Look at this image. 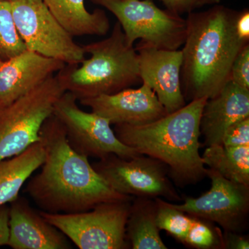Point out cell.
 <instances>
[{
	"label": "cell",
	"instance_id": "44dd1931",
	"mask_svg": "<svg viewBox=\"0 0 249 249\" xmlns=\"http://www.w3.org/2000/svg\"><path fill=\"white\" fill-rule=\"evenodd\" d=\"M15 24L11 2L0 1V62L27 51Z\"/></svg>",
	"mask_w": 249,
	"mask_h": 249
},
{
	"label": "cell",
	"instance_id": "603a6c76",
	"mask_svg": "<svg viewBox=\"0 0 249 249\" xmlns=\"http://www.w3.org/2000/svg\"><path fill=\"white\" fill-rule=\"evenodd\" d=\"M205 219L195 217L183 243L197 249H214L223 247V235Z\"/></svg>",
	"mask_w": 249,
	"mask_h": 249
},
{
	"label": "cell",
	"instance_id": "8fae6325",
	"mask_svg": "<svg viewBox=\"0 0 249 249\" xmlns=\"http://www.w3.org/2000/svg\"><path fill=\"white\" fill-rule=\"evenodd\" d=\"M211 179L209 191L196 198L187 197L176 208L193 217L217 223L224 232L240 233L247 225L249 187L234 182L212 169L206 170Z\"/></svg>",
	"mask_w": 249,
	"mask_h": 249
},
{
	"label": "cell",
	"instance_id": "3957f363",
	"mask_svg": "<svg viewBox=\"0 0 249 249\" xmlns=\"http://www.w3.org/2000/svg\"><path fill=\"white\" fill-rule=\"evenodd\" d=\"M207 100H193L148 124H116L114 132L124 145L165 163L178 186L193 184L206 176L199 137L201 113Z\"/></svg>",
	"mask_w": 249,
	"mask_h": 249
},
{
	"label": "cell",
	"instance_id": "4fadbf2b",
	"mask_svg": "<svg viewBox=\"0 0 249 249\" xmlns=\"http://www.w3.org/2000/svg\"><path fill=\"white\" fill-rule=\"evenodd\" d=\"M111 124H142L168 114L152 88L145 83L138 89L127 88L114 94L80 101Z\"/></svg>",
	"mask_w": 249,
	"mask_h": 249
},
{
	"label": "cell",
	"instance_id": "e0dca14e",
	"mask_svg": "<svg viewBox=\"0 0 249 249\" xmlns=\"http://www.w3.org/2000/svg\"><path fill=\"white\" fill-rule=\"evenodd\" d=\"M53 17L73 37L103 36L110 29L107 14L102 9L87 10L85 0H42Z\"/></svg>",
	"mask_w": 249,
	"mask_h": 249
},
{
	"label": "cell",
	"instance_id": "484cf974",
	"mask_svg": "<svg viewBox=\"0 0 249 249\" xmlns=\"http://www.w3.org/2000/svg\"><path fill=\"white\" fill-rule=\"evenodd\" d=\"M172 14L181 16L194 12L206 5L219 4L222 0H160Z\"/></svg>",
	"mask_w": 249,
	"mask_h": 249
},
{
	"label": "cell",
	"instance_id": "d6986e66",
	"mask_svg": "<svg viewBox=\"0 0 249 249\" xmlns=\"http://www.w3.org/2000/svg\"><path fill=\"white\" fill-rule=\"evenodd\" d=\"M157 203L151 198L137 197L131 203L126 236L133 249H166L156 222Z\"/></svg>",
	"mask_w": 249,
	"mask_h": 249
},
{
	"label": "cell",
	"instance_id": "5b68a950",
	"mask_svg": "<svg viewBox=\"0 0 249 249\" xmlns=\"http://www.w3.org/2000/svg\"><path fill=\"white\" fill-rule=\"evenodd\" d=\"M66 91L58 73L7 107L0 109V161L40 142V130Z\"/></svg>",
	"mask_w": 249,
	"mask_h": 249
},
{
	"label": "cell",
	"instance_id": "ac0fdd59",
	"mask_svg": "<svg viewBox=\"0 0 249 249\" xmlns=\"http://www.w3.org/2000/svg\"><path fill=\"white\" fill-rule=\"evenodd\" d=\"M44 160L45 150L40 141L22 153L0 161V206L10 204L19 196L24 183Z\"/></svg>",
	"mask_w": 249,
	"mask_h": 249
},
{
	"label": "cell",
	"instance_id": "83f0119b",
	"mask_svg": "<svg viewBox=\"0 0 249 249\" xmlns=\"http://www.w3.org/2000/svg\"><path fill=\"white\" fill-rule=\"evenodd\" d=\"M223 248L249 249V241L237 232H225L223 235Z\"/></svg>",
	"mask_w": 249,
	"mask_h": 249
},
{
	"label": "cell",
	"instance_id": "4316f807",
	"mask_svg": "<svg viewBox=\"0 0 249 249\" xmlns=\"http://www.w3.org/2000/svg\"><path fill=\"white\" fill-rule=\"evenodd\" d=\"M9 206H0V247L8 246L10 237Z\"/></svg>",
	"mask_w": 249,
	"mask_h": 249
},
{
	"label": "cell",
	"instance_id": "7402d4cb",
	"mask_svg": "<svg viewBox=\"0 0 249 249\" xmlns=\"http://www.w3.org/2000/svg\"><path fill=\"white\" fill-rule=\"evenodd\" d=\"M157 203L156 222L160 230H164L177 240L184 242L195 217L174 207L160 197L155 198Z\"/></svg>",
	"mask_w": 249,
	"mask_h": 249
},
{
	"label": "cell",
	"instance_id": "7c38bea8",
	"mask_svg": "<svg viewBox=\"0 0 249 249\" xmlns=\"http://www.w3.org/2000/svg\"><path fill=\"white\" fill-rule=\"evenodd\" d=\"M142 83L155 91L168 114L186 105L181 84V50L160 49L141 40L135 47Z\"/></svg>",
	"mask_w": 249,
	"mask_h": 249
},
{
	"label": "cell",
	"instance_id": "6da1fadb",
	"mask_svg": "<svg viewBox=\"0 0 249 249\" xmlns=\"http://www.w3.org/2000/svg\"><path fill=\"white\" fill-rule=\"evenodd\" d=\"M45 150L41 170L27 183L24 192L40 211L51 213H76L103 203L132 201L118 193L67 141L61 123L52 114L40 130Z\"/></svg>",
	"mask_w": 249,
	"mask_h": 249
},
{
	"label": "cell",
	"instance_id": "2e32d148",
	"mask_svg": "<svg viewBox=\"0 0 249 249\" xmlns=\"http://www.w3.org/2000/svg\"><path fill=\"white\" fill-rule=\"evenodd\" d=\"M249 117V90L229 81L214 97L205 103L200 119V132L206 147L221 145L230 126Z\"/></svg>",
	"mask_w": 249,
	"mask_h": 249
},
{
	"label": "cell",
	"instance_id": "7a4b0ae2",
	"mask_svg": "<svg viewBox=\"0 0 249 249\" xmlns=\"http://www.w3.org/2000/svg\"><path fill=\"white\" fill-rule=\"evenodd\" d=\"M239 11L213 5L188 14L181 84L186 101L214 97L229 81L232 63L249 41L236 31Z\"/></svg>",
	"mask_w": 249,
	"mask_h": 249
},
{
	"label": "cell",
	"instance_id": "ffe728a7",
	"mask_svg": "<svg viewBox=\"0 0 249 249\" xmlns=\"http://www.w3.org/2000/svg\"><path fill=\"white\" fill-rule=\"evenodd\" d=\"M201 158L210 169L227 179L249 187V145H210Z\"/></svg>",
	"mask_w": 249,
	"mask_h": 249
},
{
	"label": "cell",
	"instance_id": "5bb4252c",
	"mask_svg": "<svg viewBox=\"0 0 249 249\" xmlns=\"http://www.w3.org/2000/svg\"><path fill=\"white\" fill-rule=\"evenodd\" d=\"M65 65L29 50L0 62V109L30 92Z\"/></svg>",
	"mask_w": 249,
	"mask_h": 249
},
{
	"label": "cell",
	"instance_id": "cb8c5ba5",
	"mask_svg": "<svg viewBox=\"0 0 249 249\" xmlns=\"http://www.w3.org/2000/svg\"><path fill=\"white\" fill-rule=\"evenodd\" d=\"M229 81L249 90V42L242 47L234 60Z\"/></svg>",
	"mask_w": 249,
	"mask_h": 249
},
{
	"label": "cell",
	"instance_id": "52a82bcc",
	"mask_svg": "<svg viewBox=\"0 0 249 249\" xmlns=\"http://www.w3.org/2000/svg\"><path fill=\"white\" fill-rule=\"evenodd\" d=\"M118 19L129 45L139 39L160 49L178 50L184 43L186 19L157 7L152 0H90Z\"/></svg>",
	"mask_w": 249,
	"mask_h": 249
},
{
	"label": "cell",
	"instance_id": "8992f818",
	"mask_svg": "<svg viewBox=\"0 0 249 249\" xmlns=\"http://www.w3.org/2000/svg\"><path fill=\"white\" fill-rule=\"evenodd\" d=\"M132 201L103 203L76 213L39 212L78 249H124L130 247L126 224Z\"/></svg>",
	"mask_w": 249,
	"mask_h": 249
},
{
	"label": "cell",
	"instance_id": "9c48e42d",
	"mask_svg": "<svg viewBox=\"0 0 249 249\" xmlns=\"http://www.w3.org/2000/svg\"><path fill=\"white\" fill-rule=\"evenodd\" d=\"M76 98L65 91L54 105L53 114L63 125L67 141L76 152L99 160L110 155L131 159L142 155L116 137L109 121L82 110Z\"/></svg>",
	"mask_w": 249,
	"mask_h": 249
},
{
	"label": "cell",
	"instance_id": "ba28073f",
	"mask_svg": "<svg viewBox=\"0 0 249 249\" xmlns=\"http://www.w3.org/2000/svg\"><path fill=\"white\" fill-rule=\"evenodd\" d=\"M18 34L27 50L66 65L85 59L83 47L51 14L42 0H9Z\"/></svg>",
	"mask_w": 249,
	"mask_h": 249
},
{
	"label": "cell",
	"instance_id": "277c9868",
	"mask_svg": "<svg viewBox=\"0 0 249 249\" xmlns=\"http://www.w3.org/2000/svg\"><path fill=\"white\" fill-rule=\"evenodd\" d=\"M82 47L90 58L81 66L66 65L58 72L66 91L78 101L114 94L141 80L138 53L127 43L119 22L107 38Z\"/></svg>",
	"mask_w": 249,
	"mask_h": 249
},
{
	"label": "cell",
	"instance_id": "f546056e",
	"mask_svg": "<svg viewBox=\"0 0 249 249\" xmlns=\"http://www.w3.org/2000/svg\"><path fill=\"white\" fill-rule=\"evenodd\" d=\"M0 1H4V0H0ZM7 1H9V0H7Z\"/></svg>",
	"mask_w": 249,
	"mask_h": 249
},
{
	"label": "cell",
	"instance_id": "d4e9b609",
	"mask_svg": "<svg viewBox=\"0 0 249 249\" xmlns=\"http://www.w3.org/2000/svg\"><path fill=\"white\" fill-rule=\"evenodd\" d=\"M221 145L230 147L249 145V117L230 126L223 136Z\"/></svg>",
	"mask_w": 249,
	"mask_h": 249
},
{
	"label": "cell",
	"instance_id": "30bf717a",
	"mask_svg": "<svg viewBox=\"0 0 249 249\" xmlns=\"http://www.w3.org/2000/svg\"><path fill=\"white\" fill-rule=\"evenodd\" d=\"M91 165L105 181L121 194L180 200L168 178V166L157 159L144 155L131 159L110 155Z\"/></svg>",
	"mask_w": 249,
	"mask_h": 249
},
{
	"label": "cell",
	"instance_id": "9a60e30c",
	"mask_svg": "<svg viewBox=\"0 0 249 249\" xmlns=\"http://www.w3.org/2000/svg\"><path fill=\"white\" fill-rule=\"evenodd\" d=\"M10 237L13 249H70L67 236L49 224L24 196L9 205Z\"/></svg>",
	"mask_w": 249,
	"mask_h": 249
},
{
	"label": "cell",
	"instance_id": "f1b7e54d",
	"mask_svg": "<svg viewBox=\"0 0 249 249\" xmlns=\"http://www.w3.org/2000/svg\"><path fill=\"white\" fill-rule=\"evenodd\" d=\"M236 31L242 40L249 41V11L245 9L240 11L236 20Z\"/></svg>",
	"mask_w": 249,
	"mask_h": 249
}]
</instances>
